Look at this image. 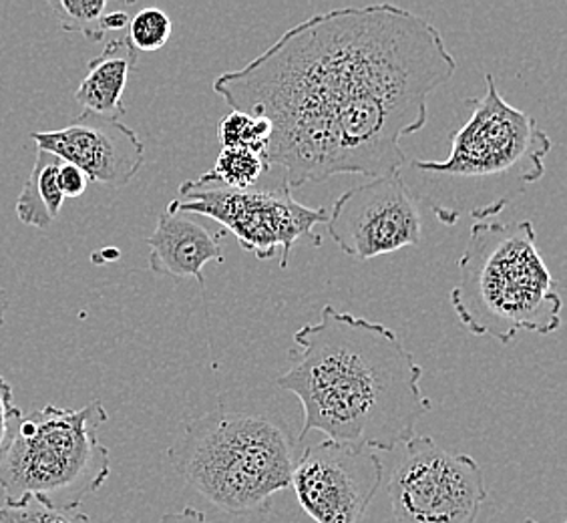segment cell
Returning <instances> with one entry per match:
<instances>
[{"mask_svg": "<svg viewBox=\"0 0 567 523\" xmlns=\"http://www.w3.org/2000/svg\"><path fill=\"white\" fill-rule=\"evenodd\" d=\"M457 71L431 22L396 4L349 7L300 22L214 91L272 123L266 152L288 189L334 175L403 172L404 137L429 121V95Z\"/></svg>", "mask_w": 567, "mask_h": 523, "instance_id": "obj_1", "label": "cell"}, {"mask_svg": "<svg viewBox=\"0 0 567 523\" xmlns=\"http://www.w3.org/2000/svg\"><path fill=\"white\" fill-rule=\"evenodd\" d=\"M295 340L302 352L276 384L302 404L298 441L320 431L334 443L391 453L416 435L431 401L423 367L394 330L327 305Z\"/></svg>", "mask_w": 567, "mask_h": 523, "instance_id": "obj_2", "label": "cell"}, {"mask_svg": "<svg viewBox=\"0 0 567 523\" xmlns=\"http://www.w3.org/2000/svg\"><path fill=\"white\" fill-rule=\"evenodd\" d=\"M465 105L470 120L453 133L447 160L411 162L413 172L435 182L416 197L447 226L463 216L470 194V216L477 222L502 214L512 194L544 177L554 147L535 117L502 98L492 73L485 75V93Z\"/></svg>", "mask_w": 567, "mask_h": 523, "instance_id": "obj_3", "label": "cell"}, {"mask_svg": "<svg viewBox=\"0 0 567 523\" xmlns=\"http://www.w3.org/2000/svg\"><path fill=\"white\" fill-rule=\"evenodd\" d=\"M457 268L449 300L471 335L509 345L519 332L551 335L561 325L559 284L537 250L529 219L477 222Z\"/></svg>", "mask_w": 567, "mask_h": 523, "instance_id": "obj_4", "label": "cell"}, {"mask_svg": "<svg viewBox=\"0 0 567 523\" xmlns=\"http://www.w3.org/2000/svg\"><path fill=\"white\" fill-rule=\"evenodd\" d=\"M298 443L278 417L218 409L187 423L167 459L219 512L248 515L268 512L274 495L290 488Z\"/></svg>", "mask_w": 567, "mask_h": 523, "instance_id": "obj_5", "label": "cell"}, {"mask_svg": "<svg viewBox=\"0 0 567 523\" xmlns=\"http://www.w3.org/2000/svg\"><path fill=\"white\" fill-rule=\"evenodd\" d=\"M110 419L101 401L81 409L47 404L22 417L0 458L4 505L27 498L73 512L97 493L111 475V453L99 441V427Z\"/></svg>", "mask_w": 567, "mask_h": 523, "instance_id": "obj_6", "label": "cell"}, {"mask_svg": "<svg viewBox=\"0 0 567 523\" xmlns=\"http://www.w3.org/2000/svg\"><path fill=\"white\" fill-rule=\"evenodd\" d=\"M167 206L214 219L238 240L241 250L250 252L258 260H272L280 250L282 268L288 266L298 242L308 240L315 248L322 244L315 228L328 219L327 207L300 204L284 184L268 189H229L196 177L184 182L179 197Z\"/></svg>", "mask_w": 567, "mask_h": 523, "instance_id": "obj_7", "label": "cell"}, {"mask_svg": "<svg viewBox=\"0 0 567 523\" xmlns=\"http://www.w3.org/2000/svg\"><path fill=\"white\" fill-rule=\"evenodd\" d=\"M396 449L386 483L394 522L477 523L489 491L475 459L419 433Z\"/></svg>", "mask_w": 567, "mask_h": 523, "instance_id": "obj_8", "label": "cell"}, {"mask_svg": "<svg viewBox=\"0 0 567 523\" xmlns=\"http://www.w3.org/2000/svg\"><path fill=\"white\" fill-rule=\"evenodd\" d=\"M328 234L354 260H371L423 240L421 199L403 172L374 177L337 197Z\"/></svg>", "mask_w": 567, "mask_h": 523, "instance_id": "obj_9", "label": "cell"}, {"mask_svg": "<svg viewBox=\"0 0 567 523\" xmlns=\"http://www.w3.org/2000/svg\"><path fill=\"white\" fill-rule=\"evenodd\" d=\"M384 478L377 451L320 441L296 459L290 485L317 523H362Z\"/></svg>", "mask_w": 567, "mask_h": 523, "instance_id": "obj_10", "label": "cell"}, {"mask_svg": "<svg viewBox=\"0 0 567 523\" xmlns=\"http://www.w3.org/2000/svg\"><path fill=\"white\" fill-rule=\"evenodd\" d=\"M31 140L37 150L75 165L89 182L101 186H127L145 162V145L132 127L91 111H83L63 130L34 131Z\"/></svg>", "mask_w": 567, "mask_h": 523, "instance_id": "obj_11", "label": "cell"}, {"mask_svg": "<svg viewBox=\"0 0 567 523\" xmlns=\"http://www.w3.org/2000/svg\"><path fill=\"white\" fill-rule=\"evenodd\" d=\"M221 238L224 232L214 234L194 216L167 206L147 238L150 268L152 273L165 274L177 280L194 278L204 288V266L209 262H224Z\"/></svg>", "mask_w": 567, "mask_h": 523, "instance_id": "obj_12", "label": "cell"}, {"mask_svg": "<svg viewBox=\"0 0 567 523\" xmlns=\"http://www.w3.org/2000/svg\"><path fill=\"white\" fill-rule=\"evenodd\" d=\"M137 57L140 53L125 37L113 39L101 55L89 61V73L75 91L76 101L85 111L120 120L123 113H127L123 93L127 89L130 73L137 65Z\"/></svg>", "mask_w": 567, "mask_h": 523, "instance_id": "obj_13", "label": "cell"}, {"mask_svg": "<svg viewBox=\"0 0 567 523\" xmlns=\"http://www.w3.org/2000/svg\"><path fill=\"white\" fill-rule=\"evenodd\" d=\"M61 164L63 162L53 153L37 150L33 172L14 202L17 218L21 219L24 226L47 229L59 216L61 207L65 204V197L56 186V174Z\"/></svg>", "mask_w": 567, "mask_h": 523, "instance_id": "obj_14", "label": "cell"}, {"mask_svg": "<svg viewBox=\"0 0 567 523\" xmlns=\"http://www.w3.org/2000/svg\"><path fill=\"white\" fill-rule=\"evenodd\" d=\"M270 170L272 167L268 164V160L260 153L224 147L212 172L199 175V180L216 186L229 187V189H248L256 186L258 180Z\"/></svg>", "mask_w": 567, "mask_h": 523, "instance_id": "obj_15", "label": "cell"}, {"mask_svg": "<svg viewBox=\"0 0 567 523\" xmlns=\"http://www.w3.org/2000/svg\"><path fill=\"white\" fill-rule=\"evenodd\" d=\"M270 137H272V123L264 117H256L240 111H229L228 115L219 121L218 140L224 147L248 150L266 157Z\"/></svg>", "mask_w": 567, "mask_h": 523, "instance_id": "obj_16", "label": "cell"}, {"mask_svg": "<svg viewBox=\"0 0 567 523\" xmlns=\"http://www.w3.org/2000/svg\"><path fill=\"white\" fill-rule=\"evenodd\" d=\"M51 9L66 33H81L93 43L103 41L99 22L107 11V0H51Z\"/></svg>", "mask_w": 567, "mask_h": 523, "instance_id": "obj_17", "label": "cell"}, {"mask_svg": "<svg viewBox=\"0 0 567 523\" xmlns=\"http://www.w3.org/2000/svg\"><path fill=\"white\" fill-rule=\"evenodd\" d=\"M172 37V19L167 12L155 7H147L132 17L127 27V41L140 53H153L159 51Z\"/></svg>", "mask_w": 567, "mask_h": 523, "instance_id": "obj_18", "label": "cell"}, {"mask_svg": "<svg viewBox=\"0 0 567 523\" xmlns=\"http://www.w3.org/2000/svg\"><path fill=\"white\" fill-rule=\"evenodd\" d=\"M0 523H91L87 513L61 512L49 505L27 498L24 502L17 505H2L0 507Z\"/></svg>", "mask_w": 567, "mask_h": 523, "instance_id": "obj_19", "label": "cell"}, {"mask_svg": "<svg viewBox=\"0 0 567 523\" xmlns=\"http://www.w3.org/2000/svg\"><path fill=\"white\" fill-rule=\"evenodd\" d=\"M24 417L21 409L14 404V392L11 382L0 375V458L9 448L17 427Z\"/></svg>", "mask_w": 567, "mask_h": 523, "instance_id": "obj_20", "label": "cell"}, {"mask_svg": "<svg viewBox=\"0 0 567 523\" xmlns=\"http://www.w3.org/2000/svg\"><path fill=\"white\" fill-rule=\"evenodd\" d=\"M56 186L65 199L66 197H81L89 186L87 175L83 174L75 165L63 162L59 167V174H56Z\"/></svg>", "mask_w": 567, "mask_h": 523, "instance_id": "obj_21", "label": "cell"}, {"mask_svg": "<svg viewBox=\"0 0 567 523\" xmlns=\"http://www.w3.org/2000/svg\"><path fill=\"white\" fill-rule=\"evenodd\" d=\"M130 21H132V17H130L127 12H105V14L101 17L99 27H101V33L103 34L120 33V31H125V29L130 27Z\"/></svg>", "mask_w": 567, "mask_h": 523, "instance_id": "obj_22", "label": "cell"}, {"mask_svg": "<svg viewBox=\"0 0 567 523\" xmlns=\"http://www.w3.org/2000/svg\"><path fill=\"white\" fill-rule=\"evenodd\" d=\"M157 523H208L206 513L196 507H184L182 512L167 513Z\"/></svg>", "mask_w": 567, "mask_h": 523, "instance_id": "obj_23", "label": "cell"}, {"mask_svg": "<svg viewBox=\"0 0 567 523\" xmlns=\"http://www.w3.org/2000/svg\"><path fill=\"white\" fill-rule=\"evenodd\" d=\"M7 308H9V293L0 286V327L4 325V315H7Z\"/></svg>", "mask_w": 567, "mask_h": 523, "instance_id": "obj_24", "label": "cell"}, {"mask_svg": "<svg viewBox=\"0 0 567 523\" xmlns=\"http://www.w3.org/2000/svg\"><path fill=\"white\" fill-rule=\"evenodd\" d=\"M99 256H105L103 262H115L120 260L121 252L115 250V248H111V250L99 252Z\"/></svg>", "mask_w": 567, "mask_h": 523, "instance_id": "obj_25", "label": "cell"}, {"mask_svg": "<svg viewBox=\"0 0 567 523\" xmlns=\"http://www.w3.org/2000/svg\"><path fill=\"white\" fill-rule=\"evenodd\" d=\"M525 523H537V522H534V520H525Z\"/></svg>", "mask_w": 567, "mask_h": 523, "instance_id": "obj_26", "label": "cell"}]
</instances>
